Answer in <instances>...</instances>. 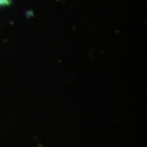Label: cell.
<instances>
[{"label":"cell","instance_id":"6da1fadb","mask_svg":"<svg viewBox=\"0 0 147 147\" xmlns=\"http://www.w3.org/2000/svg\"><path fill=\"white\" fill-rule=\"evenodd\" d=\"M7 5H9V0H0V8Z\"/></svg>","mask_w":147,"mask_h":147}]
</instances>
